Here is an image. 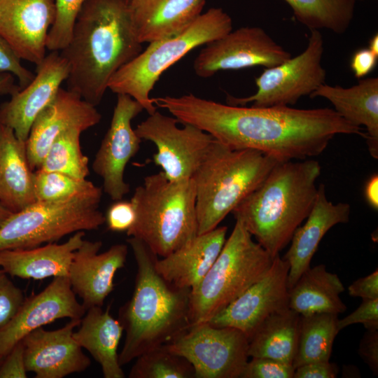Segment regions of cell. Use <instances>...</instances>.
<instances>
[{
	"label": "cell",
	"instance_id": "6da1fadb",
	"mask_svg": "<svg viewBox=\"0 0 378 378\" xmlns=\"http://www.w3.org/2000/svg\"><path fill=\"white\" fill-rule=\"evenodd\" d=\"M153 101L178 122L195 126L230 148L259 150L279 162L319 155L337 134L366 136L330 108L248 107L192 94Z\"/></svg>",
	"mask_w": 378,
	"mask_h": 378
},
{
	"label": "cell",
	"instance_id": "7a4b0ae2",
	"mask_svg": "<svg viewBox=\"0 0 378 378\" xmlns=\"http://www.w3.org/2000/svg\"><path fill=\"white\" fill-rule=\"evenodd\" d=\"M127 0H85L68 44L59 51L69 72L67 89L97 106L109 80L142 51Z\"/></svg>",
	"mask_w": 378,
	"mask_h": 378
},
{
	"label": "cell",
	"instance_id": "3957f363",
	"mask_svg": "<svg viewBox=\"0 0 378 378\" xmlns=\"http://www.w3.org/2000/svg\"><path fill=\"white\" fill-rule=\"evenodd\" d=\"M127 242L136 260V275L132 295L118 312V319L125 332L118 354L121 366L169 343L191 325V289L165 280L155 267L158 256L140 239L130 237Z\"/></svg>",
	"mask_w": 378,
	"mask_h": 378
},
{
	"label": "cell",
	"instance_id": "277c9868",
	"mask_svg": "<svg viewBox=\"0 0 378 378\" xmlns=\"http://www.w3.org/2000/svg\"><path fill=\"white\" fill-rule=\"evenodd\" d=\"M321 172L318 162H281L232 211L272 258L290 241L314 205Z\"/></svg>",
	"mask_w": 378,
	"mask_h": 378
},
{
	"label": "cell",
	"instance_id": "5b68a950",
	"mask_svg": "<svg viewBox=\"0 0 378 378\" xmlns=\"http://www.w3.org/2000/svg\"><path fill=\"white\" fill-rule=\"evenodd\" d=\"M279 162L253 149H232L214 139L192 176L197 234L209 232L253 192Z\"/></svg>",
	"mask_w": 378,
	"mask_h": 378
},
{
	"label": "cell",
	"instance_id": "8992f818",
	"mask_svg": "<svg viewBox=\"0 0 378 378\" xmlns=\"http://www.w3.org/2000/svg\"><path fill=\"white\" fill-rule=\"evenodd\" d=\"M130 201L136 211L127 236L165 257L197 235L196 190L192 178L169 180L162 171L147 176Z\"/></svg>",
	"mask_w": 378,
	"mask_h": 378
},
{
	"label": "cell",
	"instance_id": "52a82bcc",
	"mask_svg": "<svg viewBox=\"0 0 378 378\" xmlns=\"http://www.w3.org/2000/svg\"><path fill=\"white\" fill-rule=\"evenodd\" d=\"M215 262L190 291V324L207 322L260 279L274 258L235 220Z\"/></svg>",
	"mask_w": 378,
	"mask_h": 378
},
{
	"label": "cell",
	"instance_id": "ba28073f",
	"mask_svg": "<svg viewBox=\"0 0 378 378\" xmlns=\"http://www.w3.org/2000/svg\"><path fill=\"white\" fill-rule=\"evenodd\" d=\"M232 30L230 16L221 8H211L183 31L150 43L113 75L108 89L130 96L150 115L157 110L150 94L161 75L194 48Z\"/></svg>",
	"mask_w": 378,
	"mask_h": 378
},
{
	"label": "cell",
	"instance_id": "9c48e42d",
	"mask_svg": "<svg viewBox=\"0 0 378 378\" xmlns=\"http://www.w3.org/2000/svg\"><path fill=\"white\" fill-rule=\"evenodd\" d=\"M100 201L101 197L36 201L1 225L0 249L33 248L78 231L97 230L105 223Z\"/></svg>",
	"mask_w": 378,
	"mask_h": 378
},
{
	"label": "cell",
	"instance_id": "30bf717a",
	"mask_svg": "<svg viewBox=\"0 0 378 378\" xmlns=\"http://www.w3.org/2000/svg\"><path fill=\"white\" fill-rule=\"evenodd\" d=\"M323 40L321 32L311 30L305 50L280 64L265 68L255 78L257 91L246 97L227 95L228 104L254 107L294 105L302 97L310 95L325 83L326 71L321 65Z\"/></svg>",
	"mask_w": 378,
	"mask_h": 378
},
{
	"label": "cell",
	"instance_id": "8fae6325",
	"mask_svg": "<svg viewBox=\"0 0 378 378\" xmlns=\"http://www.w3.org/2000/svg\"><path fill=\"white\" fill-rule=\"evenodd\" d=\"M165 346L192 365L195 378H240L249 357L243 332L208 322L190 325Z\"/></svg>",
	"mask_w": 378,
	"mask_h": 378
},
{
	"label": "cell",
	"instance_id": "7c38bea8",
	"mask_svg": "<svg viewBox=\"0 0 378 378\" xmlns=\"http://www.w3.org/2000/svg\"><path fill=\"white\" fill-rule=\"evenodd\" d=\"M178 122L156 111L134 129L141 140L155 144L153 162L173 181L192 178L214 139L195 126L183 124L181 128Z\"/></svg>",
	"mask_w": 378,
	"mask_h": 378
},
{
	"label": "cell",
	"instance_id": "4fadbf2b",
	"mask_svg": "<svg viewBox=\"0 0 378 378\" xmlns=\"http://www.w3.org/2000/svg\"><path fill=\"white\" fill-rule=\"evenodd\" d=\"M291 57L263 29L243 27L205 44L194 60L193 69L206 78L220 71L272 67Z\"/></svg>",
	"mask_w": 378,
	"mask_h": 378
},
{
	"label": "cell",
	"instance_id": "5bb4252c",
	"mask_svg": "<svg viewBox=\"0 0 378 378\" xmlns=\"http://www.w3.org/2000/svg\"><path fill=\"white\" fill-rule=\"evenodd\" d=\"M144 111L127 94H118L110 126L92 163L103 182V190L113 200H122L130 192L124 180L125 167L140 149L141 139L132 127V120Z\"/></svg>",
	"mask_w": 378,
	"mask_h": 378
},
{
	"label": "cell",
	"instance_id": "9a60e30c",
	"mask_svg": "<svg viewBox=\"0 0 378 378\" xmlns=\"http://www.w3.org/2000/svg\"><path fill=\"white\" fill-rule=\"evenodd\" d=\"M289 264L279 255L266 274L207 322L215 327H230L249 338L271 314L288 308Z\"/></svg>",
	"mask_w": 378,
	"mask_h": 378
},
{
	"label": "cell",
	"instance_id": "2e32d148",
	"mask_svg": "<svg viewBox=\"0 0 378 378\" xmlns=\"http://www.w3.org/2000/svg\"><path fill=\"white\" fill-rule=\"evenodd\" d=\"M85 312L68 277H54L42 291L24 298L16 314L0 327V356L4 357L31 331L57 319H81Z\"/></svg>",
	"mask_w": 378,
	"mask_h": 378
},
{
	"label": "cell",
	"instance_id": "e0dca14e",
	"mask_svg": "<svg viewBox=\"0 0 378 378\" xmlns=\"http://www.w3.org/2000/svg\"><path fill=\"white\" fill-rule=\"evenodd\" d=\"M55 17V0H0V35L20 59L38 65Z\"/></svg>",
	"mask_w": 378,
	"mask_h": 378
},
{
	"label": "cell",
	"instance_id": "ac0fdd59",
	"mask_svg": "<svg viewBox=\"0 0 378 378\" xmlns=\"http://www.w3.org/2000/svg\"><path fill=\"white\" fill-rule=\"evenodd\" d=\"M101 118L96 106L78 94L60 88L34 120L26 141L31 168H40L50 146L60 134L70 129L83 132L98 124Z\"/></svg>",
	"mask_w": 378,
	"mask_h": 378
},
{
	"label": "cell",
	"instance_id": "d6986e66",
	"mask_svg": "<svg viewBox=\"0 0 378 378\" xmlns=\"http://www.w3.org/2000/svg\"><path fill=\"white\" fill-rule=\"evenodd\" d=\"M80 319L52 330L38 328L23 337L26 370L36 378H62L88 368L90 359L73 337Z\"/></svg>",
	"mask_w": 378,
	"mask_h": 378
},
{
	"label": "cell",
	"instance_id": "ffe728a7",
	"mask_svg": "<svg viewBox=\"0 0 378 378\" xmlns=\"http://www.w3.org/2000/svg\"><path fill=\"white\" fill-rule=\"evenodd\" d=\"M36 75L25 88L0 105V123L10 127L21 141L28 139L38 113L53 99L69 67L59 51H51L36 65Z\"/></svg>",
	"mask_w": 378,
	"mask_h": 378
},
{
	"label": "cell",
	"instance_id": "44dd1931",
	"mask_svg": "<svg viewBox=\"0 0 378 378\" xmlns=\"http://www.w3.org/2000/svg\"><path fill=\"white\" fill-rule=\"evenodd\" d=\"M101 241L83 240L74 252L68 279L74 293L82 299L86 310L102 307L114 288L116 272L125 266L128 248L118 244L99 253Z\"/></svg>",
	"mask_w": 378,
	"mask_h": 378
},
{
	"label": "cell",
	"instance_id": "7402d4cb",
	"mask_svg": "<svg viewBox=\"0 0 378 378\" xmlns=\"http://www.w3.org/2000/svg\"><path fill=\"white\" fill-rule=\"evenodd\" d=\"M350 211L349 204H333L328 200L324 184L318 186L316 197L306 222L295 230L290 248L283 257L289 264L288 289L310 267L311 260L326 232L335 225L349 222Z\"/></svg>",
	"mask_w": 378,
	"mask_h": 378
},
{
	"label": "cell",
	"instance_id": "603a6c76",
	"mask_svg": "<svg viewBox=\"0 0 378 378\" xmlns=\"http://www.w3.org/2000/svg\"><path fill=\"white\" fill-rule=\"evenodd\" d=\"M131 20L139 41L152 43L176 35L201 14L205 0H130Z\"/></svg>",
	"mask_w": 378,
	"mask_h": 378
},
{
	"label": "cell",
	"instance_id": "cb8c5ba5",
	"mask_svg": "<svg viewBox=\"0 0 378 378\" xmlns=\"http://www.w3.org/2000/svg\"><path fill=\"white\" fill-rule=\"evenodd\" d=\"M226 226L197 234L190 242L161 259L155 267L167 281L180 288L192 289L207 273L226 240Z\"/></svg>",
	"mask_w": 378,
	"mask_h": 378
},
{
	"label": "cell",
	"instance_id": "d4e9b609",
	"mask_svg": "<svg viewBox=\"0 0 378 378\" xmlns=\"http://www.w3.org/2000/svg\"><path fill=\"white\" fill-rule=\"evenodd\" d=\"M85 234V231L76 232L62 244L0 249V267L7 274L24 279L68 276L74 252L83 243Z\"/></svg>",
	"mask_w": 378,
	"mask_h": 378
},
{
	"label": "cell",
	"instance_id": "484cf974",
	"mask_svg": "<svg viewBox=\"0 0 378 378\" xmlns=\"http://www.w3.org/2000/svg\"><path fill=\"white\" fill-rule=\"evenodd\" d=\"M309 97H323L346 121L367 130L365 140L370 155L378 158V78L363 79L350 88L320 85Z\"/></svg>",
	"mask_w": 378,
	"mask_h": 378
},
{
	"label": "cell",
	"instance_id": "4316f807",
	"mask_svg": "<svg viewBox=\"0 0 378 378\" xmlns=\"http://www.w3.org/2000/svg\"><path fill=\"white\" fill-rule=\"evenodd\" d=\"M33 169L26 150V141L0 123V203L13 213L36 202Z\"/></svg>",
	"mask_w": 378,
	"mask_h": 378
},
{
	"label": "cell",
	"instance_id": "83f0119b",
	"mask_svg": "<svg viewBox=\"0 0 378 378\" xmlns=\"http://www.w3.org/2000/svg\"><path fill=\"white\" fill-rule=\"evenodd\" d=\"M110 309V306L105 310L98 306L88 309L73 337L100 365L104 378H124L118 354L124 328Z\"/></svg>",
	"mask_w": 378,
	"mask_h": 378
},
{
	"label": "cell",
	"instance_id": "f1b7e54d",
	"mask_svg": "<svg viewBox=\"0 0 378 378\" xmlns=\"http://www.w3.org/2000/svg\"><path fill=\"white\" fill-rule=\"evenodd\" d=\"M344 286L337 274L325 265L309 267L288 289V307L300 315L330 313L338 315L346 306L340 298Z\"/></svg>",
	"mask_w": 378,
	"mask_h": 378
},
{
	"label": "cell",
	"instance_id": "f546056e",
	"mask_svg": "<svg viewBox=\"0 0 378 378\" xmlns=\"http://www.w3.org/2000/svg\"><path fill=\"white\" fill-rule=\"evenodd\" d=\"M300 315L286 308L266 318L248 338L249 357H265L293 365L298 344Z\"/></svg>",
	"mask_w": 378,
	"mask_h": 378
},
{
	"label": "cell",
	"instance_id": "4dcf8cb0",
	"mask_svg": "<svg viewBox=\"0 0 378 378\" xmlns=\"http://www.w3.org/2000/svg\"><path fill=\"white\" fill-rule=\"evenodd\" d=\"M338 319V315L330 313L300 315L294 368L312 362L330 360L334 340L340 332Z\"/></svg>",
	"mask_w": 378,
	"mask_h": 378
},
{
	"label": "cell",
	"instance_id": "1f68e13d",
	"mask_svg": "<svg viewBox=\"0 0 378 378\" xmlns=\"http://www.w3.org/2000/svg\"><path fill=\"white\" fill-rule=\"evenodd\" d=\"M296 20L310 30L345 32L354 15L356 0H284Z\"/></svg>",
	"mask_w": 378,
	"mask_h": 378
},
{
	"label": "cell",
	"instance_id": "d6a6232c",
	"mask_svg": "<svg viewBox=\"0 0 378 378\" xmlns=\"http://www.w3.org/2000/svg\"><path fill=\"white\" fill-rule=\"evenodd\" d=\"M81 133L78 129H70L60 134L50 146L38 169L85 179L90 174L89 159L81 150Z\"/></svg>",
	"mask_w": 378,
	"mask_h": 378
},
{
	"label": "cell",
	"instance_id": "836d02e7",
	"mask_svg": "<svg viewBox=\"0 0 378 378\" xmlns=\"http://www.w3.org/2000/svg\"><path fill=\"white\" fill-rule=\"evenodd\" d=\"M36 201L57 202L79 197H101L102 189L90 181L36 169L34 174Z\"/></svg>",
	"mask_w": 378,
	"mask_h": 378
},
{
	"label": "cell",
	"instance_id": "e575fe53",
	"mask_svg": "<svg viewBox=\"0 0 378 378\" xmlns=\"http://www.w3.org/2000/svg\"><path fill=\"white\" fill-rule=\"evenodd\" d=\"M128 377L195 378V370L184 357L172 352L163 344L136 358Z\"/></svg>",
	"mask_w": 378,
	"mask_h": 378
},
{
	"label": "cell",
	"instance_id": "d590c367",
	"mask_svg": "<svg viewBox=\"0 0 378 378\" xmlns=\"http://www.w3.org/2000/svg\"><path fill=\"white\" fill-rule=\"evenodd\" d=\"M85 0H55L56 17L46 41L50 51H60L69 43L74 22Z\"/></svg>",
	"mask_w": 378,
	"mask_h": 378
},
{
	"label": "cell",
	"instance_id": "8d00e7d4",
	"mask_svg": "<svg viewBox=\"0 0 378 378\" xmlns=\"http://www.w3.org/2000/svg\"><path fill=\"white\" fill-rule=\"evenodd\" d=\"M294 372L293 365L270 358L252 357L240 378H293Z\"/></svg>",
	"mask_w": 378,
	"mask_h": 378
},
{
	"label": "cell",
	"instance_id": "74e56055",
	"mask_svg": "<svg viewBox=\"0 0 378 378\" xmlns=\"http://www.w3.org/2000/svg\"><path fill=\"white\" fill-rule=\"evenodd\" d=\"M24 297L22 290L17 287L0 270V327L5 325L16 314Z\"/></svg>",
	"mask_w": 378,
	"mask_h": 378
},
{
	"label": "cell",
	"instance_id": "f35d334b",
	"mask_svg": "<svg viewBox=\"0 0 378 378\" xmlns=\"http://www.w3.org/2000/svg\"><path fill=\"white\" fill-rule=\"evenodd\" d=\"M20 60L9 43L0 35V73L12 74L18 78V85L22 90L32 81L35 75L24 67Z\"/></svg>",
	"mask_w": 378,
	"mask_h": 378
},
{
	"label": "cell",
	"instance_id": "ab89813d",
	"mask_svg": "<svg viewBox=\"0 0 378 378\" xmlns=\"http://www.w3.org/2000/svg\"><path fill=\"white\" fill-rule=\"evenodd\" d=\"M104 216L108 230L127 232L135 222L136 211L131 201L122 199L115 201L108 207Z\"/></svg>",
	"mask_w": 378,
	"mask_h": 378
},
{
	"label": "cell",
	"instance_id": "60d3db41",
	"mask_svg": "<svg viewBox=\"0 0 378 378\" xmlns=\"http://www.w3.org/2000/svg\"><path fill=\"white\" fill-rule=\"evenodd\" d=\"M356 323H362L367 330H378V298L363 300L362 303L348 316L338 319L339 330Z\"/></svg>",
	"mask_w": 378,
	"mask_h": 378
},
{
	"label": "cell",
	"instance_id": "b9f144b4",
	"mask_svg": "<svg viewBox=\"0 0 378 378\" xmlns=\"http://www.w3.org/2000/svg\"><path fill=\"white\" fill-rule=\"evenodd\" d=\"M27 372L21 340L4 357L0 364V378H26Z\"/></svg>",
	"mask_w": 378,
	"mask_h": 378
},
{
	"label": "cell",
	"instance_id": "7bdbcfd3",
	"mask_svg": "<svg viewBox=\"0 0 378 378\" xmlns=\"http://www.w3.org/2000/svg\"><path fill=\"white\" fill-rule=\"evenodd\" d=\"M339 372L336 363L316 361L306 363L295 368L293 378H335Z\"/></svg>",
	"mask_w": 378,
	"mask_h": 378
},
{
	"label": "cell",
	"instance_id": "ee69618b",
	"mask_svg": "<svg viewBox=\"0 0 378 378\" xmlns=\"http://www.w3.org/2000/svg\"><path fill=\"white\" fill-rule=\"evenodd\" d=\"M358 354L374 375L378 374V330H367L358 346Z\"/></svg>",
	"mask_w": 378,
	"mask_h": 378
},
{
	"label": "cell",
	"instance_id": "f6af8a7d",
	"mask_svg": "<svg viewBox=\"0 0 378 378\" xmlns=\"http://www.w3.org/2000/svg\"><path fill=\"white\" fill-rule=\"evenodd\" d=\"M348 292L351 297H359L362 300L378 298L377 269L366 276L359 278L354 281L349 286Z\"/></svg>",
	"mask_w": 378,
	"mask_h": 378
},
{
	"label": "cell",
	"instance_id": "bcb514c9",
	"mask_svg": "<svg viewBox=\"0 0 378 378\" xmlns=\"http://www.w3.org/2000/svg\"><path fill=\"white\" fill-rule=\"evenodd\" d=\"M378 56L374 54L369 48H360L352 55L350 61V67L354 76L361 78L370 74L375 68Z\"/></svg>",
	"mask_w": 378,
	"mask_h": 378
},
{
	"label": "cell",
	"instance_id": "7dc6e473",
	"mask_svg": "<svg viewBox=\"0 0 378 378\" xmlns=\"http://www.w3.org/2000/svg\"><path fill=\"white\" fill-rule=\"evenodd\" d=\"M365 199L374 210L378 209V175L374 174L365 183L364 189Z\"/></svg>",
	"mask_w": 378,
	"mask_h": 378
},
{
	"label": "cell",
	"instance_id": "c3c4849f",
	"mask_svg": "<svg viewBox=\"0 0 378 378\" xmlns=\"http://www.w3.org/2000/svg\"><path fill=\"white\" fill-rule=\"evenodd\" d=\"M14 77L8 72L0 73V94L12 96L21 90L18 84L15 83Z\"/></svg>",
	"mask_w": 378,
	"mask_h": 378
},
{
	"label": "cell",
	"instance_id": "681fc988",
	"mask_svg": "<svg viewBox=\"0 0 378 378\" xmlns=\"http://www.w3.org/2000/svg\"><path fill=\"white\" fill-rule=\"evenodd\" d=\"M13 214L0 203V227Z\"/></svg>",
	"mask_w": 378,
	"mask_h": 378
},
{
	"label": "cell",
	"instance_id": "f907efd6",
	"mask_svg": "<svg viewBox=\"0 0 378 378\" xmlns=\"http://www.w3.org/2000/svg\"><path fill=\"white\" fill-rule=\"evenodd\" d=\"M368 48L377 56H378V34H374L369 41Z\"/></svg>",
	"mask_w": 378,
	"mask_h": 378
},
{
	"label": "cell",
	"instance_id": "816d5d0a",
	"mask_svg": "<svg viewBox=\"0 0 378 378\" xmlns=\"http://www.w3.org/2000/svg\"><path fill=\"white\" fill-rule=\"evenodd\" d=\"M3 358H4V357H2V356H0V364H1V361H2V360H3Z\"/></svg>",
	"mask_w": 378,
	"mask_h": 378
},
{
	"label": "cell",
	"instance_id": "f5cc1de1",
	"mask_svg": "<svg viewBox=\"0 0 378 378\" xmlns=\"http://www.w3.org/2000/svg\"><path fill=\"white\" fill-rule=\"evenodd\" d=\"M130 0H127V1H129Z\"/></svg>",
	"mask_w": 378,
	"mask_h": 378
},
{
	"label": "cell",
	"instance_id": "db71d44e",
	"mask_svg": "<svg viewBox=\"0 0 378 378\" xmlns=\"http://www.w3.org/2000/svg\"></svg>",
	"mask_w": 378,
	"mask_h": 378
}]
</instances>
